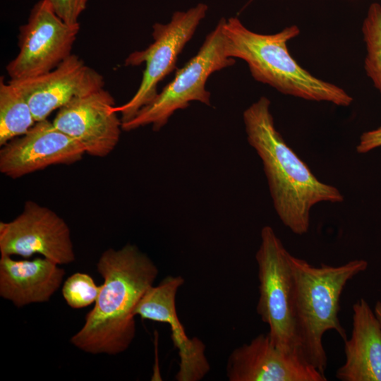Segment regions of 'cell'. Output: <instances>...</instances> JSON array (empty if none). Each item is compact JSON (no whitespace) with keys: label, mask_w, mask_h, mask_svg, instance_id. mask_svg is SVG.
Here are the masks:
<instances>
[{"label":"cell","mask_w":381,"mask_h":381,"mask_svg":"<svg viewBox=\"0 0 381 381\" xmlns=\"http://www.w3.org/2000/svg\"><path fill=\"white\" fill-rule=\"evenodd\" d=\"M52 122L78 141L86 154L96 157L109 155L116 147L123 131L114 99L104 88L61 107Z\"/></svg>","instance_id":"10"},{"label":"cell","mask_w":381,"mask_h":381,"mask_svg":"<svg viewBox=\"0 0 381 381\" xmlns=\"http://www.w3.org/2000/svg\"><path fill=\"white\" fill-rule=\"evenodd\" d=\"M352 331L344 340L345 362L336 372L341 381H381V325L363 298L352 307Z\"/></svg>","instance_id":"15"},{"label":"cell","mask_w":381,"mask_h":381,"mask_svg":"<svg viewBox=\"0 0 381 381\" xmlns=\"http://www.w3.org/2000/svg\"><path fill=\"white\" fill-rule=\"evenodd\" d=\"M361 31L365 48L364 69L381 93V5L372 3L363 19Z\"/></svg>","instance_id":"18"},{"label":"cell","mask_w":381,"mask_h":381,"mask_svg":"<svg viewBox=\"0 0 381 381\" xmlns=\"http://www.w3.org/2000/svg\"><path fill=\"white\" fill-rule=\"evenodd\" d=\"M0 253L23 258L40 254L59 265L75 260L66 222L52 210L32 200L25 202L15 219L0 222Z\"/></svg>","instance_id":"9"},{"label":"cell","mask_w":381,"mask_h":381,"mask_svg":"<svg viewBox=\"0 0 381 381\" xmlns=\"http://www.w3.org/2000/svg\"><path fill=\"white\" fill-rule=\"evenodd\" d=\"M348 1H349V0H348Z\"/></svg>","instance_id":"23"},{"label":"cell","mask_w":381,"mask_h":381,"mask_svg":"<svg viewBox=\"0 0 381 381\" xmlns=\"http://www.w3.org/2000/svg\"><path fill=\"white\" fill-rule=\"evenodd\" d=\"M184 283L181 276L165 277L157 286L145 291L135 306L134 315L169 325L179 358L175 380L199 381L209 373L210 365L205 344L199 338H190L186 334L176 313V296Z\"/></svg>","instance_id":"12"},{"label":"cell","mask_w":381,"mask_h":381,"mask_svg":"<svg viewBox=\"0 0 381 381\" xmlns=\"http://www.w3.org/2000/svg\"><path fill=\"white\" fill-rule=\"evenodd\" d=\"M293 291L292 306L296 336L302 356L320 373L327 368L324 334L334 330L344 341L346 332L339 319L340 297L349 280L364 272L366 260L357 259L333 266H314L289 255Z\"/></svg>","instance_id":"4"},{"label":"cell","mask_w":381,"mask_h":381,"mask_svg":"<svg viewBox=\"0 0 381 381\" xmlns=\"http://www.w3.org/2000/svg\"><path fill=\"white\" fill-rule=\"evenodd\" d=\"M59 265L44 257L15 260L10 255H1L0 296L18 308L48 301L65 274Z\"/></svg>","instance_id":"16"},{"label":"cell","mask_w":381,"mask_h":381,"mask_svg":"<svg viewBox=\"0 0 381 381\" xmlns=\"http://www.w3.org/2000/svg\"><path fill=\"white\" fill-rule=\"evenodd\" d=\"M208 6L198 3L186 11L173 13L167 23H155L153 42L146 49L135 51L125 60V66L145 64L141 83L133 97L116 107L122 124L132 120L138 111L157 95V85L175 68L178 56L205 18Z\"/></svg>","instance_id":"7"},{"label":"cell","mask_w":381,"mask_h":381,"mask_svg":"<svg viewBox=\"0 0 381 381\" xmlns=\"http://www.w3.org/2000/svg\"><path fill=\"white\" fill-rule=\"evenodd\" d=\"M222 25V18L206 36L198 53L132 120L122 124L123 131H131L152 125V130L158 131L176 111L186 109L190 102L210 105V92L205 88L208 78L214 72L233 66L236 62L227 55Z\"/></svg>","instance_id":"5"},{"label":"cell","mask_w":381,"mask_h":381,"mask_svg":"<svg viewBox=\"0 0 381 381\" xmlns=\"http://www.w3.org/2000/svg\"><path fill=\"white\" fill-rule=\"evenodd\" d=\"M260 237L255 253L259 281L257 313L268 325L267 334L276 346L302 356L293 314L290 253L272 226H263Z\"/></svg>","instance_id":"6"},{"label":"cell","mask_w":381,"mask_h":381,"mask_svg":"<svg viewBox=\"0 0 381 381\" xmlns=\"http://www.w3.org/2000/svg\"><path fill=\"white\" fill-rule=\"evenodd\" d=\"M36 123L28 99L11 82L0 78V145L25 134Z\"/></svg>","instance_id":"17"},{"label":"cell","mask_w":381,"mask_h":381,"mask_svg":"<svg viewBox=\"0 0 381 381\" xmlns=\"http://www.w3.org/2000/svg\"><path fill=\"white\" fill-rule=\"evenodd\" d=\"M1 147L0 171L14 179L49 166L76 163L86 154L78 141L48 119L37 121L25 134Z\"/></svg>","instance_id":"11"},{"label":"cell","mask_w":381,"mask_h":381,"mask_svg":"<svg viewBox=\"0 0 381 381\" xmlns=\"http://www.w3.org/2000/svg\"><path fill=\"white\" fill-rule=\"evenodd\" d=\"M375 313L381 325V301H377L374 307Z\"/></svg>","instance_id":"22"},{"label":"cell","mask_w":381,"mask_h":381,"mask_svg":"<svg viewBox=\"0 0 381 381\" xmlns=\"http://www.w3.org/2000/svg\"><path fill=\"white\" fill-rule=\"evenodd\" d=\"M101 289L89 274L76 272L64 283L62 295L70 307L82 308L96 301Z\"/></svg>","instance_id":"19"},{"label":"cell","mask_w":381,"mask_h":381,"mask_svg":"<svg viewBox=\"0 0 381 381\" xmlns=\"http://www.w3.org/2000/svg\"><path fill=\"white\" fill-rule=\"evenodd\" d=\"M79 30V24L65 23L45 0L37 1L19 28V51L6 67L10 80L31 78L54 69L72 54Z\"/></svg>","instance_id":"8"},{"label":"cell","mask_w":381,"mask_h":381,"mask_svg":"<svg viewBox=\"0 0 381 381\" xmlns=\"http://www.w3.org/2000/svg\"><path fill=\"white\" fill-rule=\"evenodd\" d=\"M381 147V126L362 133L356 146L358 153H366Z\"/></svg>","instance_id":"21"},{"label":"cell","mask_w":381,"mask_h":381,"mask_svg":"<svg viewBox=\"0 0 381 381\" xmlns=\"http://www.w3.org/2000/svg\"><path fill=\"white\" fill-rule=\"evenodd\" d=\"M54 13L69 25H78V19L85 10L88 0H45Z\"/></svg>","instance_id":"20"},{"label":"cell","mask_w":381,"mask_h":381,"mask_svg":"<svg viewBox=\"0 0 381 381\" xmlns=\"http://www.w3.org/2000/svg\"><path fill=\"white\" fill-rule=\"evenodd\" d=\"M229 381H326L325 374L301 355L276 346L268 334H260L230 353L226 368Z\"/></svg>","instance_id":"14"},{"label":"cell","mask_w":381,"mask_h":381,"mask_svg":"<svg viewBox=\"0 0 381 381\" xmlns=\"http://www.w3.org/2000/svg\"><path fill=\"white\" fill-rule=\"evenodd\" d=\"M222 19L227 55L246 61L258 82L308 101L339 107L353 102V97L344 89L311 74L291 55L287 44L301 32L296 25L267 35L248 29L237 17Z\"/></svg>","instance_id":"3"},{"label":"cell","mask_w":381,"mask_h":381,"mask_svg":"<svg viewBox=\"0 0 381 381\" xmlns=\"http://www.w3.org/2000/svg\"><path fill=\"white\" fill-rule=\"evenodd\" d=\"M97 268L104 283L94 308L71 342L87 353L116 355L131 344L135 335L134 310L153 286L159 270L145 253L129 243L106 250Z\"/></svg>","instance_id":"1"},{"label":"cell","mask_w":381,"mask_h":381,"mask_svg":"<svg viewBox=\"0 0 381 381\" xmlns=\"http://www.w3.org/2000/svg\"><path fill=\"white\" fill-rule=\"evenodd\" d=\"M270 100L263 96L243 114L250 145L260 157L274 210L293 233L303 235L310 227L312 207L320 202H342L334 186L320 181L285 142L274 125Z\"/></svg>","instance_id":"2"},{"label":"cell","mask_w":381,"mask_h":381,"mask_svg":"<svg viewBox=\"0 0 381 381\" xmlns=\"http://www.w3.org/2000/svg\"><path fill=\"white\" fill-rule=\"evenodd\" d=\"M9 82L28 99L36 122L47 119L54 111L104 87L102 75L73 54L48 73Z\"/></svg>","instance_id":"13"}]
</instances>
